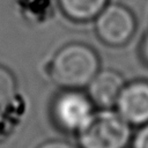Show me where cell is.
I'll return each instance as SVG.
<instances>
[{
    "label": "cell",
    "mask_w": 148,
    "mask_h": 148,
    "mask_svg": "<svg viewBox=\"0 0 148 148\" xmlns=\"http://www.w3.org/2000/svg\"><path fill=\"white\" fill-rule=\"evenodd\" d=\"M99 72L97 53L88 45L73 43L60 49L50 64L52 81L66 89L87 87Z\"/></svg>",
    "instance_id": "cell-1"
},
{
    "label": "cell",
    "mask_w": 148,
    "mask_h": 148,
    "mask_svg": "<svg viewBox=\"0 0 148 148\" xmlns=\"http://www.w3.org/2000/svg\"><path fill=\"white\" fill-rule=\"evenodd\" d=\"M77 135L81 148H126L132 130L116 110L99 109Z\"/></svg>",
    "instance_id": "cell-2"
},
{
    "label": "cell",
    "mask_w": 148,
    "mask_h": 148,
    "mask_svg": "<svg viewBox=\"0 0 148 148\" xmlns=\"http://www.w3.org/2000/svg\"><path fill=\"white\" fill-rule=\"evenodd\" d=\"M94 104L87 94L79 89H67L54 99L52 113L57 125L66 131L79 133L91 119Z\"/></svg>",
    "instance_id": "cell-3"
},
{
    "label": "cell",
    "mask_w": 148,
    "mask_h": 148,
    "mask_svg": "<svg viewBox=\"0 0 148 148\" xmlns=\"http://www.w3.org/2000/svg\"><path fill=\"white\" fill-rule=\"evenodd\" d=\"M136 29L132 12L119 3L106 5L95 18V30L98 38L109 46L125 45Z\"/></svg>",
    "instance_id": "cell-4"
},
{
    "label": "cell",
    "mask_w": 148,
    "mask_h": 148,
    "mask_svg": "<svg viewBox=\"0 0 148 148\" xmlns=\"http://www.w3.org/2000/svg\"><path fill=\"white\" fill-rule=\"evenodd\" d=\"M116 111L131 125L148 123V81L125 83L116 103Z\"/></svg>",
    "instance_id": "cell-5"
},
{
    "label": "cell",
    "mask_w": 148,
    "mask_h": 148,
    "mask_svg": "<svg viewBox=\"0 0 148 148\" xmlns=\"http://www.w3.org/2000/svg\"><path fill=\"white\" fill-rule=\"evenodd\" d=\"M125 86L124 77L116 71H99L87 86L90 101L99 109H112Z\"/></svg>",
    "instance_id": "cell-6"
},
{
    "label": "cell",
    "mask_w": 148,
    "mask_h": 148,
    "mask_svg": "<svg viewBox=\"0 0 148 148\" xmlns=\"http://www.w3.org/2000/svg\"><path fill=\"white\" fill-rule=\"evenodd\" d=\"M64 14L76 22H86L97 17L108 5V0H58Z\"/></svg>",
    "instance_id": "cell-7"
},
{
    "label": "cell",
    "mask_w": 148,
    "mask_h": 148,
    "mask_svg": "<svg viewBox=\"0 0 148 148\" xmlns=\"http://www.w3.org/2000/svg\"><path fill=\"white\" fill-rule=\"evenodd\" d=\"M15 92L16 81L13 74L3 66H0V106L9 103L15 96Z\"/></svg>",
    "instance_id": "cell-8"
},
{
    "label": "cell",
    "mask_w": 148,
    "mask_h": 148,
    "mask_svg": "<svg viewBox=\"0 0 148 148\" xmlns=\"http://www.w3.org/2000/svg\"><path fill=\"white\" fill-rule=\"evenodd\" d=\"M132 148H148V123L142 125L132 138Z\"/></svg>",
    "instance_id": "cell-9"
},
{
    "label": "cell",
    "mask_w": 148,
    "mask_h": 148,
    "mask_svg": "<svg viewBox=\"0 0 148 148\" xmlns=\"http://www.w3.org/2000/svg\"><path fill=\"white\" fill-rule=\"evenodd\" d=\"M38 148H81V147H76L69 142L66 141H59V140H52V141H47L43 145H40Z\"/></svg>",
    "instance_id": "cell-10"
},
{
    "label": "cell",
    "mask_w": 148,
    "mask_h": 148,
    "mask_svg": "<svg viewBox=\"0 0 148 148\" xmlns=\"http://www.w3.org/2000/svg\"><path fill=\"white\" fill-rule=\"evenodd\" d=\"M141 54H142L143 60L148 64V35L146 36V38L143 39L141 44Z\"/></svg>",
    "instance_id": "cell-11"
}]
</instances>
